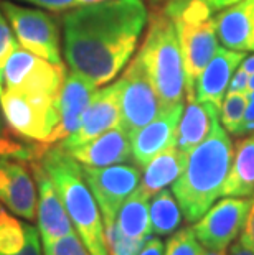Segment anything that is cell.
<instances>
[{"mask_svg":"<svg viewBox=\"0 0 254 255\" xmlns=\"http://www.w3.org/2000/svg\"><path fill=\"white\" fill-rule=\"evenodd\" d=\"M188 155L180 151L174 145L162 150L144 168V176L140 178L139 189L147 198H152L160 189L174 184L175 180L182 175L183 168L187 165Z\"/></svg>","mask_w":254,"mask_h":255,"instance_id":"44dd1931","label":"cell"},{"mask_svg":"<svg viewBox=\"0 0 254 255\" xmlns=\"http://www.w3.org/2000/svg\"><path fill=\"white\" fill-rule=\"evenodd\" d=\"M104 234H106V246L109 255H139L144 242L139 239H129L119 231L116 222L104 224Z\"/></svg>","mask_w":254,"mask_h":255,"instance_id":"83f0119b","label":"cell"},{"mask_svg":"<svg viewBox=\"0 0 254 255\" xmlns=\"http://www.w3.org/2000/svg\"><path fill=\"white\" fill-rule=\"evenodd\" d=\"M240 242L245 247L250 249V251L254 252V199H253V203H251V208H250V213H248L245 226H243V232H241Z\"/></svg>","mask_w":254,"mask_h":255,"instance_id":"e575fe53","label":"cell"},{"mask_svg":"<svg viewBox=\"0 0 254 255\" xmlns=\"http://www.w3.org/2000/svg\"><path fill=\"white\" fill-rule=\"evenodd\" d=\"M21 2L36 5L40 8L55 10V12H61V10H69L79 5L78 0H21Z\"/></svg>","mask_w":254,"mask_h":255,"instance_id":"836d02e7","label":"cell"},{"mask_svg":"<svg viewBox=\"0 0 254 255\" xmlns=\"http://www.w3.org/2000/svg\"><path fill=\"white\" fill-rule=\"evenodd\" d=\"M203 255H226L225 251H212V249H207V251L203 252Z\"/></svg>","mask_w":254,"mask_h":255,"instance_id":"b9f144b4","label":"cell"},{"mask_svg":"<svg viewBox=\"0 0 254 255\" xmlns=\"http://www.w3.org/2000/svg\"><path fill=\"white\" fill-rule=\"evenodd\" d=\"M147 18L144 0H102L69 8L63 17L69 69L96 88L111 83L132 58Z\"/></svg>","mask_w":254,"mask_h":255,"instance_id":"6da1fadb","label":"cell"},{"mask_svg":"<svg viewBox=\"0 0 254 255\" xmlns=\"http://www.w3.org/2000/svg\"><path fill=\"white\" fill-rule=\"evenodd\" d=\"M228 255H254L253 251H250L248 247L243 246L241 242H235L233 246L230 247V252Z\"/></svg>","mask_w":254,"mask_h":255,"instance_id":"f35d334b","label":"cell"},{"mask_svg":"<svg viewBox=\"0 0 254 255\" xmlns=\"http://www.w3.org/2000/svg\"><path fill=\"white\" fill-rule=\"evenodd\" d=\"M241 68H245L248 73L253 74V73H254V55L250 56V58H245V59H243Z\"/></svg>","mask_w":254,"mask_h":255,"instance_id":"ab89813d","label":"cell"},{"mask_svg":"<svg viewBox=\"0 0 254 255\" xmlns=\"http://www.w3.org/2000/svg\"><path fill=\"white\" fill-rule=\"evenodd\" d=\"M149 2H150V5H152L155 10H159V8H164L169 0H149Z\"/></svg>","mask_w":254,"mask_h":255,"instance_id":"60d3db41","label":"cell"},{"mask_svg":"<svg viewBox=\"0 0 254 255\" xmlns=\"http://www.w3.org/2000/svg\"><path fill=\"white\" fill-rule=\"evenodd\" d=\"M59 96L28 94L3 89L0 94L5 117L20 137L50 145L59 124Z\"/></svg>","mask_w":254,"mask_h":255,"instance_id":"8992f818","label":"cell"},{"mask_svg":"<svg viewBox=\"0 0 254 255\" xmlns=\"http://www.w3.org/2000/svg\"><path fill=\"white\" fill-rule=\"evenodd\" d=\"M25 229H26V241H25L23 249L17 254H10V255H43L41 247H40L41 237H40L38 229L28 224H25ZM0 255H7V254H0Z\"/></svg>","mask_w":254,"mask_h":255,"instance_id":"1f68e13d","label":"cell"},{"mask_svg":"<svg viewBox=\"0 0 254 255\" xmlns=\"http://www.w3.org/2000/svg\"><path fill=\"white\" fill-rule=\"evenodd\" d=\"M5 213H7V209H5V206H3L2 203H0V218H2V216H3Z\"/></svg>","mask_w":254,"mask_h":255,"instance_id":"ee69618b","label":"cell"},{"mask_svg":"<svg viewBox=\"0 0 254 255\" xmlns=\"http://www.w3.org/2000/svg\"><path fill=\"white\" fill-rule=\"evenodd\" d=\"M43 255H91L78 232H71L53 242H43Z\"/></svg>","mask_w":254,"mask_h":255,"instance_id":"f546056e","label":"cell"},{"mask_svg":"<svg viewBox=\"0 0 254 255\" xmlns=\"http://www.w3.org/2000/svg\"><path fill=\"white\" fill-rule=\"evenodd\" d=\"M0 8L21 48L51 63H63L59 53V30L50 13L41 8L21 7L8 0L0 2Z\"/></svg>","mask_w":254,"mask_h":255,"instance_id":"52a82bcc","label":"cell"},{"mask_svg":"<svg viewBox=\"0 0 254 255\" xmlns=\"http://www.w3.org/2000/svg\"><path fill=\"white\" fill-rule=\"evenodd\" d=\"M149 199L150 198L145 196L137 186L136 191L124 201V204L117 213L116 224L126 237L145 241L152 234L149 216Z\"/></svg>","mask_w":254,"mask_h":255,"instance_id":"603a6c76","label":"cell"},{"mask_svg":"<svg viewBox=\"0 0 254 255\" xmlns=\"http://www.w3.org/2000/svg\"><path fill=\"white\" fill-rule=\"evenodd\" d=\"M160 99L162 109L183 104L185 66L174 21L164 10H154L145 40L137 53Z\"/></svg>","mask_w":254,"mask_h":255,"instance_id":"277c9868","label":"cell"},{"mask_svg":"<svg viewBox=\"0 0 254 255\" xmlns=\"http://www.w3.org/2000/svg\"><path fill=\"white\" fill-rule=\"evenodd\" d=\"M119 84H121V127L132 137L139 128L147 126L160 114V99L145 71L144 63L137 55L119 79Z\"/></svg>","mask_w":254,"mask_h":255,"instance_id":"9c48e42d","label":"cell"},{"mask_svg":"<svg viewBox=\"0 0 254 255\" xmlns=\"http://www.w3.org/2000/svg\"><path fill=\"white\" fill-rule=\"evenodd\" d=\"M33 171L36 186H38L36 218H38V232L41 242H53L63 236L76 232L56 188L53 186L41 165H35Z\"/></svg>","mask_w":254,"mask_h":255,"instance_id":"5bb4252c","label":"cell"},{"mask_svg":"<svg viewBox=\"0 0 254 255\" xmlns=\"http://www.w3.org/2000/svg\"><path fill=\"white\" fill-rule=\"evenodd\" d=\"M254 133V91L248 92V104L245 111V117H243L241 127L238 130V137L243 135H251Z\"/></svg>","mask_w":254,"mask_h":255,"instance_id":"d6a6232c","label":"cell"},{"mask_svg":"<svg viewBox=\"0 0 254 255\" xmlns=\"http://www.w3.org/2000/svg\"><path fill=\"white\" fill-rule=\"evenodd\" d=\"M162 10L175 25L185 66V91L192 96L198 76L218 48L213 10L207 0H169Z\"/></svg>","mask_w":254,"mask_h":255,"instance_id":"5b68a950","label":"cell"},{"mask_svg":"<svg viewBox=\"0 0 254 255\" xmlns=\"http://www.w3.org/2000/svg\"><path fill=\"white\" fill-rule=\"evenodd\" d=\"M18 46L17 36L12 33V26H10L7 17L0 8V91H3V69L7 64L8 58L12 56L15 48Z\"/></svg>","mask_w":254,"mask_h":255,"instance_id":"4dcf8cb0","label":"cell"},{"mask_svg":"<svg viewBox=\"0 0 254 255\" xmlns=\"http://www.w3.org/2000/svg\"><path fill=\"white\" fill-rule=\"evenodd\" d=\"M150 226L155 236H170L182 224V209L170 189H160L149 199Z\"/></svg>","mask_w":254,"mask_h":255,"instance_id":"cb8c5ba5","label":"cell"},{"mask_svg":"<svg viewBox=\"0 0 254 255\" xmlns=\"http://www.w3.org/2000/svg\"><path fill=\"white\" fill-rule=\"evenodd\" d=\"M205 249L192 227H183L172 234L165 244L164 255H203Z\"/></svg>","mask_w":254,"mask_h":255,"instance_id":"f1b7e54d","label":"cell"},{"mask_svg":"<svg viewBox=\"0 0 254 255\" xmlns=\"http://www.w3.org/2000/svg\"><path fill=\"white\" fill-rule=\"evenodd\" d=\"M0 203L10 213L26 221L36 218V181L30 171L13 158H0Z\"/></svg>","mask_w":254,"mask_h":255,"instance_id":"4fadbf2b","label":"cell"},{"mask_svg":"<svg viewBox=\"0 0 254 255\" xmlns=\"http://www.w3.org/2000/svg\"><path fill=\"white\" fill-rule=\"evenodd\" d=\"M254 194V135L238 142L221 196L250 198Z\"/></svg>","mask_w":254,"mask_h":255,"instance_id":"7402d4cb","label":"cell"},{"mask_svg":"<svg viewBox=\"0 0 254 255\" xmlns=\"http://www.w3.org/2000/svg\"><path fill=\"white\" fill-rule=\"evenodd\" d=\"M40 165L56 188L69 219L89 254L109 255L102 214L84 180L79 161L74 160L61 146H55L41 153Z\"/></svg>","mask_w":254,"mask_h":255,"instance_id":"3957f363","label":"cell"},{"mask_svg":"<svg viewBox=\"0 0 254 255\" xmlns=\"http://www.w3.org/2000/svg\"><path fill=\"white\" fill-rule=\"evenodd\" d=\"M26 229L15 216L7 211L0 218V254H17L25 246Z\"/></svg>","mask_w":254,"mask_h":255,"instance_id":"4316f807","label":"cell"},{"mask_svg":"<svg viewBox=\"0 0 254 255\" xmlns=\"http://www.w3.org/2000/svg\"><path fill=\"white\" fill-rule=\"evenodd\" d=\"M83 176L99 206L104 224L116 222L117 213L140 183V171L132 165L86 166L81 165Z\"/></svg>","mask_w":254,"mask_h":255,"instance_id":"30bf717a","label":"cell"},{"mask_svg":"<svg viewBox=\"0 0 254 255\" xmlns=\"http://www.w3.org/2000/svg\"><path fill=\"white\" fill-rule=\"evenodd\" d=\"M79 5L81 3H96V2H102V0H78Z\"/></svg>","mask_w":254,"mask_h":255,"instance_id":"7bdbcfd3","label":"cell"},{"mask_svg":"<svg viewBox=\"0 0 254 255\" xmlns=\"http://www.w3.org/2000/svg\"><path fill=\"white\" fill-rule=\"evenodd\" d=\"M207 2L210 3V7H212L213 12H220V10L228 8L231 5L241 2V0H207Z\"/></svg>","mask_w":254,"mask_h":255,"instance_id":"74e56055","label":"cell"},{"mask_svg":"<svg viewBox=\"0 0 254 255\" xmlns=\"http://www.w3.org/2000/svg\"><path fill=\"white\" fill-rule=\"evenodd\" d=\"M64 151H68L74 160L86 166H111L132 160L131 135L121 126Z\"/></svg>","mask_w":254,"mask_h":255,"instance_id":"e0dca14e","label":"cell"},{"mask_svg":"<svg viewBox=\"0 0 254 255\" xmlns=\"http://www.w3.org/2000/svg\"><path fill=\"white\" fill-rule=\"evenodd\" d=\"M248 104V92H226L220 109V122L225 130L238 137V130L241 127L243 117H245Z\"/></svg>","mask_w":254,"mask_h":255,"instance_id":"484cf974","label":"cell"},{"mask_svg":"<svg viewBox=\"0 0 254 255\" xmlns=\"http://www.w3.org/2000/svg\"><path fill=\"white\" fill-rule=\"evenodd\" d=\"M66 74L63 63H51L18 45L5 64L3 89L59 96Z\"/></svg>","mask_w":254,"mask_h":255,"instance_id":"ba28073f","label":"cell"},{"mask_svg":"<svg viewBox=\"0 0 254 255\" xmlns=\"http://www.w3.org/2000/svg\"><path fill=\"white\" fill-rule=\"evenodd\" d=\"M231 161L233 143L220 117H216L207 138L188 153L187 165L172 186L188 222H197L221 196Z\"/></svg>","mask_w":254,"mask_h":255,"instance_id":"7a4b0ae2","label":"cell"},{"mask_svg":"<svg viewBox=\"0 0 254 255\" xmlns=\"http://www.w3.org/2000/svg\"><path fill=\"white\" fill-rule=\"evenodd\" d=\"M187 107L182 111L175 133V146L183 153H190L210 133L213 121L220 117V111L208 102H200L195 94L187 96Z\"/></svg>","mask_w":254,"mask_h":255,"instance_id":"ffe728a7","label":"cell"},{"mask_svg":"<svg viewBox=\"0 0 254 255\" xmlns=\"http://www.w3.org/2000/svg\"><path fill=\"white\" fill-rule=\"evenodd\" d=\"M216 36L235 51H254V0H241L215 17Z\"/></svg>","mask_w":254,"mask_h":255,"instance_id":"d6986e66","label":"cell"},{"mask_svg":"<svg viewBox=\"0 0 254 255\" xmlns=\"http://www.w3.org/2000/svg\"><path fill=\"white\" fill-rule=\"evenodd\" d=\"M98 91L96 86L74 71H69L59 91V124L51 137L50 143L63 142L73 135L81 126L83 116L88 109L91 97Z\"/></svg>","mask_w":254,"mask_h":255,"instance_id":"9a60e30c","label":"cell"},{"mask_svg":"<svg viewBox=\"0 0 254 255\" xmlns=\"http://www.w3.org/2000/svg\"><path fill=\"white\" fill-rule=\"evenodd\" d=\"M117 126H121V84H119V79L94 92L79 128L68 138H64L59 146L63 150L73 148V146L99 137Z\"/></svg>","mask_w":254,"mask_h":255,"instance_id":"7c38bea8","label":"cell"},{"mask_svg":"<svg viewBox=\"0 0 254 255\" xmlns=\"http://www.w3.org/2000/svg\"><path fill=\"white\" fill-rule=\"evenodd\" d=\"M243 59H245V51L228 50L225 46L216 48L215 55L195 83V99L208 102L220 111L231 76L243 63Z\"/></svg>","mask_w":254,"mask_h":255,"instance_id":"ac0fdd59","label":"cell"},{"mask_svg":"<svg viewBox=\"0 0 254 255\" xmlns=\"http://www.w3.org/2000/svg\"><path fill=\"white\" fill-rule=\"evenodd\" d=\"M251 203L248 198L225 196L213 204L192 227L200 244L212 251H226L243 231Z\"/></svg>","mask_w":254,"mask_h":255,"instance_id":"8fae6325","label":"cell"},{"mask_svg":"<svg viewBox=\"0 0 254 255\" xmlns=\"http://www.w3.org/2000/svg\"><path fill=\"white\" fill-rule=\"evenodd\" d=\"M164 252H165L164 242H162L159 237L150 236L147 241L144 242V246H142V249H140L139 255H164Z\"/></svg>","mask_w":254,"mask_h":255,"instance_id":"8d00e7d4","label":"cell"},{"mask_svg":"<svg viewBox=\"0 0 254 255\" xmlns=\"http://www.w3.org/2000/svg\"><path fill=\"white\" fill-rule=\"evenodd\" d=\"M2 94V91H0ZM36 156V148L33 145L25 143L20 135L12 128L5 117L2 102H0V158H13V160H33Z\"/></svg>","mask_w":254,"mask_h":255,"instance_id":"d4e9b609","label":"cell"},{"mask_svg":"<svg viewBox=\"0 0 254 255\" xmlns=\"http://www.w3.org/2000/svg\"><path fill=\"white\" fill-rule=\"evenodd\" d=\"M248 79H250V73L245 68H240L233 73L228 84V91L231 92H248Z\"/></svg>","mask_w":254,"mask_h":255,"instance_id":"d590c367","label":"cell"},{"mask_svg":"<svg viewBox=\"0 0 254 255\" xmlns=\"http://www.w3.org/2000/svg\"><path fill=\"white\" fill-rule=\"evenodd\" d=\"M183 111V104L162 109L147 126L139 128L131 137L132 158L139 166H145L157 153L175 143V133Z\"/></svg>","mask_w":254,"mask_h":255,"instance_id":"2e32d148","label":"cell"}]
</instances>
